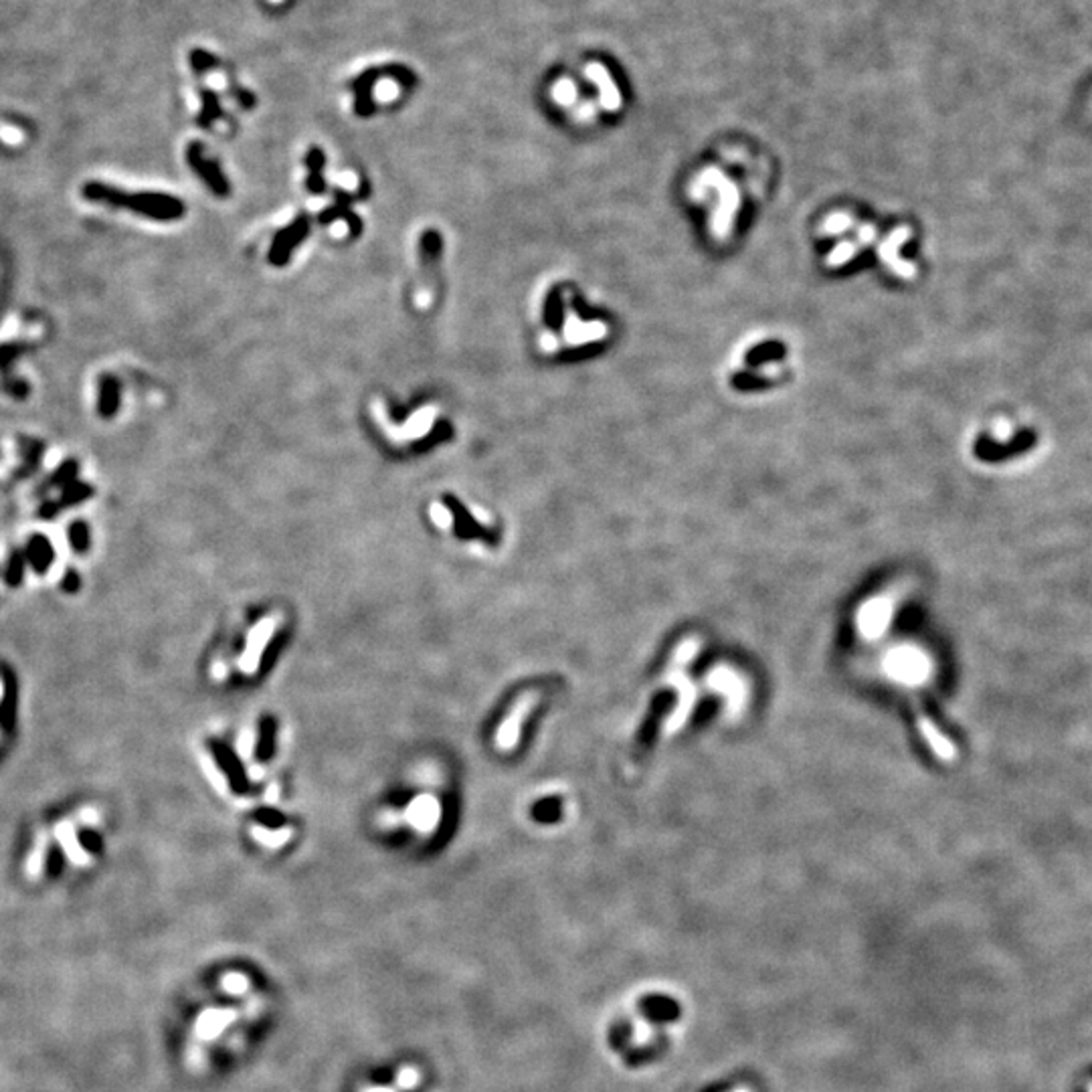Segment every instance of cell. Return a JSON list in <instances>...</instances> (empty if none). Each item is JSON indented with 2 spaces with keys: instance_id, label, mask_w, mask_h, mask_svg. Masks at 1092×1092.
Masks as SVG:
<instances>
[{
  "instance_id": "7c38bea8",
  "label": "cell",
  "mask_w": 1092,
  "mask_h": 1092,
  "mask_svg": "<svg viewBox=\"0 0 1092 1092\" xmlns=\"http://www.w3.org/2000/svg\"><path fill=\"white\" fill-rule=\"evenodd\" d=\"M855 254V245L854 243H842L833 249V254L827 257V263L830 266H838V263H846L850 257H854Z\"/></svg>"
},
{
  "instance_id": "ba28073f",
  "label": "cell",
  "mask_w": 1092,
  "mask_h": 1092,
  "mask_svg": "<svg viewBox=\"0 0 1092 1092\" xmlns=\"http://www.w3.org/2000/svg\"><path fill=\"white\" fill-rule=\"evenodd\" d=\"M201 100H202V112L199 114V126L202 128H208L217 118H221V106H219V97L217 93L208 87H202L201 90Z\"/></svg>"
},
{
  "instance_id": "277c9868",
  "label": "cell",
  "mask_w": 1092,
  "mask_h": 1092,
  "mask_svg": "<svg viewBox=\"0 0 1092 1092\" xmlns=\"http://www.w3.org/2000/svg\"><path fill=\"white\" fill-rule=\"evenodd\" d=\"M639 1012L645 1019L654 1024H672L682 1015V1007L672 997L662 996V993H651V996L641 997Z\"/></svg>"
},
{
  "instance_id": "e0dca14e",
  "label": "cell",
  "mask_w": 1092,
  "mask_h": 1092,
  "mask_svg": "<svg viewBox=\"0 0 1092 1092\" xmlns=\"http://www.w3.org/2000/svg\"><path fill=\"white\" fill-rule=\"evenodd\" d=\"M360 1092H394V1090H393V1089H387V1086H377V1084H371V1086H365V1089H360Z\"/></svg>"
},
{
  "instance_id": "5b68a950",
  "label": "cell",
  "mask_w": 1092,
  "mask_h": 1092,
  "mask_svg": "<svg viewBox=\"0 0 1092 1092\" xmlns=\"http://www.w3.org/2000/svg\"><path fill=\"white\" fill-rule=\"evenodd\" d=\"M189 162H190V166L196 170V174H199V177L205 180V183L211 186V189L215 190V193H219V195L225 193L223 174L219 172V168H217L215 162H208L207 158L202 156V146L196 144V142H195V144H190V148H189Z\"/></svg>"
},
{
  "instance_id": "3957f363",
  "label": "cell",
  "mask_w": 1092,
  "mask_h": 1092,
  "mask_svg": "<svg viewBox=\"0 0 1092 1092\" xmlns=\"http://www.w3.org/2000/svg\"><path fill=\"white\" fill-rule=\"evenodd\" d=\"M382 79L381 67H369L350 81V91L354 93V114L360 118H369L375 112V85Z\"/></svg>"
},
{
  "instance_id": "4fadbf2b",
  "label": "cell",
  "mask_w": 1092,
  "mask_h": 1092,
  "mask_svg": "<svg viewBox=\"0 0 1092 1092\" xmlns=\"http://www.w3.org/2000/svg\"><path fill=\"white\" fill-rule=\"evenodd\" d=\"M231 96L239 102L241 108L251 109L255 106V96L249 90H245V87H231Z\"/></svg>"
},
{
  "instance_id": "9c48e42d",
  "label": "cell",
  "mask_w": 1092,
  "mask_h": 1092,
  "mask_svg": "<svg viewBox=\"0 0 1092 1092\" xmlns=\"http://www.w3.org/2000/svg\"><path fill=\"white\" fill-rule=\"evenodd\" d=\"M382 78L393 79L394 84H399L405 90H411V87L417 85V75L413 73V69H409L407 65H400V63H388L382 65Z\"/></svg>"
},
{
  "instance_id": "52a82bcc",
  "label": "cell",
  "mask_w": 1092,
  "mask_h": 1092,
  "mask_svg": "<svg viewBox=\"0 0 1092 1092\" xmlns=\"http://www.w3.org/2000/svg\"><path fill=\"white\" fill-rule=\"evenodd\" d=\"M118 407H120V382L116 377L106 375L102 378L100 405H97V409H100L102 417L109 419V417L116 415Z\"/></svg>"
},
{
  "instance_id": "6da1fadb",
  "label": "cell",
  "mask_w": 1092,
  "mask_h": 1092,
  "mask_svg": "<svg viewBox=\"0 0 1092 1092\" xmlns=\"http://www.w3.org/2000/svg\"><path fill=\"white\" fill-rule=\"evenodd\" d=\"M84 196L85 199L103 202V205H109V207L128 208V211L131 213L150 217L155 219V221H172V219L183 215V205H180V201L166 195H156V193L130 195L120 189H112V186L90 183L84 186Z\"/></svg>"
},
{
  "instance_id": "5bb4252c",
  "label": "cell",
  "mask_w": 1092,
  "mask_h": 1092,
  "mask_svg": "<svg viewBox=\"0 0 1092 1092\" xmlns=\"http://www.w3.org/2000/svg\"><path fill=\"white\" fill-rule=\"evenodd\" d=\"M850 223H852V221H850V217H846V215H833L830 221L826 223V231L827 233L846 231V229L850 227Z\"/></svg>"
},
{
  "instance_id": "7a4b0ae2",
  "label": "cell",
  "mask_w": 1092,
  "mask_h": 1092,
  "mask_svg": "<svg viewBox=\"0 0 1092 1092\" xmlns=\"http://www.w3.org/2000/svg\"><path fill=\"white\" fill-rule=\"evenodd\" d=\"M237 1018V1012L231 1007H213L205 1009L195 1022V1038L199 1044L217 1040L223 1034L225 1028H229Z\"/></svg>"
},
{
  "instance_id": "2e32d148",
  "label": "cell",
  "mask_w": 1092,
  "mask_h": 1092,
  "mask_svg": "<svg viewBox=\"0 0 1092 1092\" xmlns=\"http://www.w3.org/2000/svg\"><path fill=\"white\" fill-rule=\"evenodd\" d=\"M872 239H874V229H870L868 225H864V227L860 229V241H864V243H870Z\"/></svg>"
},
{
  "instance_id": "30bf717a",
  "label": "cell",
  "mask_w": 1092,
  "mask_h": 1092,
  "mask_svg": "<svg viewBox=\"0 0 1092 1092\" xmlns=\"http://www.w3.org/2000/svg\"><path fill=\"white\" fill-rule=\"evenodd\" d=\"M221 987L227 993H233V996H241L249 990V977L239 973V971H231V973L223 975L221 979Z\"/></svg>"
},
{
  "instance_id": "9a60e30c",
  "label": "cell",
  "mask_w": 1092,
  "mask_h": 1092,
  "mask_svg": "<svg viewBox=\"0 0 1092 1092\" xmlns=\"http://www.w3.org/2000/svg\"><path fill=\"white\" fill-rule=\"evenodd\" d=\"M1012 433H1013L1012 425H1009L1007 421H997L996 427H993V437H996L997 441H1007V439L1012 437Z\"/></svg>"
},
{
  "instance_id": "8fae6325",
  "label": "cell",
  "mask_w": 1092,
  "mask_h": 1092,
  "mask_svg": "<svg viewBox=\"0 0 1092 1092\" xmlns=\"http://www.w3.org/2000/svg\"><path fill=\"white\" fill-rule=\"evenodd\" d=\"M190 65H193L196 73H205V71L208 69L219 67V59L213 53L205 51V49H195V51L190 53Z\"/></svg>"
},
{
  "instance_id": "8992f818",
  "label": "cell",
  "mask_w": 1092,
  "mask_h": 1092,
  "mask_svg": "<svg viewBox=\"0 0 1092 1092\" xmlns=\"http://www.w3.org/2000/svg\"><path fill=\"white\" fill-rule=\"evenodd\" d=\"M908 237H910L908 229H898V231L894 233L885 245H882V257H885L886 263L892 267L894 272L900 273V276H904V277L914 276V267L910 266V263L900 261L898 255H896V251H894V249H896L898 243H902V241L908 239Z\"/></svg>"
}]
</instances>
